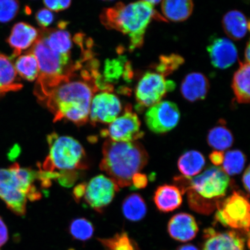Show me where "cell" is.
<instances>
[{
	"instance_id": "obj_22",
	"label": "cell",
	"mask_w": 250,
	"mask_h": 250,
	"mask_svg": "<svg viewBox=\"0 0 250 250\" xmlns=\"http://www.w3.org/2000/svg\"><path fill=\"white\" fill-rule=\"evenodd\" d=\"M192 0H162V11L165 19L174 22L187 20L192 13Z\"/></svg>"
},
{
	"instance_id": "obj_27",
	"label": "cell",
	"mask_w": 250,
	"mask_h": 250,
	"mask_svg": "<svg viewBox=\"0 0 250 250\" xmlns=\"http://www.w3.org/2000/svg\"><path fill=\"white\" fill-rule=\"evenodd\" d=\"M207 139L208 145L219 151L229 148L234 140L232 133L223 125L215 126L209 131Z\"/></svg>"
},
{
	"instance_id": "obj_8",
	"label": "cell",
	"mask_w": 250,
	"mask_h": 250,
	"mask_svg": "<svg viewBox=\"0 0 250 250\" xmlns=\"http://www.w3.org/2000/svg\"><path fill=\"white\" fill-rule=\"evenodd\" d=\"M176 85L171 81H167L158 73L148 72L144 75L135 90L137 108L150 107L161 100L168 92L173 91Z\"/></svg>"
},
{
	"instance_id": "obj_42",
	"label": "cell",
	"mask_w": 250,
	"mask_h": 250,
	"mask_svg": "<svg viewBox=\"0 0 250 250\" xmlns=\"http://www.w3.org/2000/svg\"><path fill=\"white\" fill-rule=\"evenodd\" d=\"M105 1H112V0H105Z\"/></svg>"
},
{
	"instance_id": "obj_5",
	"label": "cell",
	"mask_w": 250,
	"mask_h": 250,
	"mask_svg": "<svg viewBox=\"0 0 250 250\" xmlns=\"http://www.w3.org/2000/svg\"><path fill=\"white\" fill-rule=\"evenodd\" d=\"M49 154L42 165V170L58 173V179L62 186L72 185L76 180L77 170L85 169V150L79 142L73 137L59 136L52 133L47 136Z\"/></svg>"
},
{
	"instance_id": "obj_37",
	"label": "cell",
	"mask_w": 250,
	"mask_h": 250,
	"mask_svg": "<svg viewBox=\"0 0 250 250\" xmlns=\"http://www.w3.org/2000/svg\"><path fill=\"white\" fill-rule=\"evenodd\" d=\"M8 239V232L7 226L4 222L0 217V248L7 242Z\"/></svg>"
},
{
	"instance_id": "obj_23",
	"label": "cell",
	"mask_w": 250,
	"mask_h": 250,
	"mask_svg": "<svg viewBox=\"0 0 250 250\" xmlns=\"http://www.w3.org/2000/svg\"><path fill=\"white\" fill-rule=\"evenodd\" d=\"M250 63L240 62L239 69L234 73L232 89L237 102L248 104L250 102Z\"/></svg>"
},
{
	"instance_id": "obj_9",
	"label": "cell",
	"mask_w": 250,
	"mask_h": 250,
	"mask_svg": "<svg viewBox=\"0 0 250 250\" xmlns=\"http://www.w3.org/2000/svg\"><path fill=\"white\" fill-rule=\"evenodd\" d=\"M101 135L104 138L116 142H133L142 138L145 133L141 130V122L128 104L123 115L109 124L107 129L103 130Z\"/></svg>"
},
{
	"instance_id": "obj_43",
	"label": "cell",
	"mask_w": 250,
	"mask_h": 250,
	"mask_svg": "<svg viewBox=\"0 0 250 250\" xmlns=\"http://www.w3.org/2000/svg\"><path fill=\"white\" fill-rule=\"evenodd\" d=\"M2 95H1V93H0V97L2 96Z\"/></svg>"
},
{
	"instance_id": "obj_15",
	"label": "cell",
	"mask_w": 250,
	"mask_h": 250,
	"mask_svg": "<svg viewBox=\"0 0 250 250\" xmlns=\"http://www.w3.org/2000/svg\"><path fill=\"white\" fill-rule=\"evenodd\" d=\"M39 34L40 31L29 24H15L7 40L9 45L13 49L12 59L20 56L21 52L32 46L38 39Z\"/></svg>"
},
{
	"instance_id": "obj_36",
	"label": "cell",
	"mask_w": 250,
	"mask_h": 250,
	"mask_svg": "<svg viewBox=\"0 0 250 250\" xmlns=\"http://www.w3.org/2000/svg\"><path fill=\"white\" fill-rule=\"evenodd\" d=\"M209 158L215 167H218L223 163L224 154L223 151H214L209 156Z\"/></svg>"
},
{
	"instance_id": "obj_30",
	"label": "cell",
	"mask_w": 250,
	"mask_h": 250,
	"mask_svg": "<svg viewBox=\"0 0 250 250\" xmlns=\"http://www.w3.org/2000/svg\"><path fill=\"white\" fill-rule=\"evenodd\" d=\"M100 242L107 250H137L134 242L126 232L117 233L107 239H101Z\"/></svg>"
},
{
	"instance_id": "obj_4",
	"label": "cell",
	"mask_w": 250,
	"mask_h": 250,
	"mask_svg": "<svg viewBox=\"0 0 250 250\" xmlns=\"http://www.w3.org/2000/svg\"><path fill=\"white\" fill-rule=\"evenodd\" d=\"M181 191L187 192L188 201L193 210L210 214L226 196L230 180L223 168L210 167L194 177L175 179Z\"/></svg>"
},
{
	"instance_id": "obj_19",
	"label": "cell",
	"mask_w": 250,
	"mask_h": 250,
	"mask_svg": "<svg viewBox=\"0 0 250 250\" xmlns=\"http://www.w3.org/2000/svg\"><path fill=\"white\" fill-rule=\"evenodd\" d=\"M65 24H60L58 29H43L41 33L46 40L47 44L53 51L65 55H71L73 47L70 34L65 30Z\"/></svg>"
},
{
	"instance_id": "obj_28",
	"label": "cell",
	"mask_w": 250,
	"mask_h": 250,
	"mask_svg": "<svg viewBox=\"0 0 250 250\" xmlns=\"http://www.w3.org/2000/svg\"><path fill=\"white\" fill-rule=\"evenodd\" d=\"M246 158L239 150H232L224 155L223 169L228 176H234L241 173L245 167Z\"/></svg>"
},
{
	"instance_id": "obj_16",
	"label": "cell",
	"mask_w": 250,
	"mask_h": 250,
	"mask_svg": "<svg viewBox=\"0 0 250 250\" xmlns=\"http://www.w3.org/2000/svg\"><path fill=\"white\" fill-rule=\"evenodd\" d=\"M167 230L172 238L187 242L195 238L199 228L192 215L181 212L171 217L167 225Z\"/></svg>"
},
{
	"instance_id": "obj_35",
	"label": "cell",
	"mask_w": 250,
	"mask_h": 250,
	"mask_svg": "<svg viewBox=\"0 0 250 250\" xmlns=\"http://www.w3.org/2000/svg\"><path fill=\"white\" fill-rule=\"evenodd\" d=\"M147 177L145 174L137 173L133 177L132 185L134 188L142 189L147 185Z\"/></svg>"
},
{
	"instance_id": "obj_20",
	"label": "cell",
	"mask_w": 250,
	"mask_h": 250,
	"mask_svg": "<svg viewBox=\"0 0 250 250\" xmlns=\"http://www.w3.org/2000/svg\"><path fill=\"white\" fill-rule=\"evenodd\" d=\"M12 59L0 53V93L18 91L23 85L19 82Z\"/></svg>"
},
{
	"instance_id": "obj_34",
	"label": "cell",
	"mask_w": 250,
	"mask_h": 250,
	"mask_svg": "<svg viewBox=\"0 0 250 250\" xmlns=\"http://www.w3.org/2000/svg\"><path fill=\"white\" fill-rule=\"evenodd\" d=\"M71 2V0H43L46 8L55 12L67 9L70 7Z\"/></svg>"
},
{
	"instance_id": "obj_41",
	"label": "cell",
	"mask_w": 250,
	"mask_h": 250,
	"mask_svg": "<svg viewBox=\"0 0 250 250\" xmlns=\"http://www.w3.org/2000/svg\"><path fill=\"white\" fill-rule=\"evenodd\" d=\"M142 1L148 3V4L152 5H154L159 4L162 0H141Z\"/></svg>"
},
{
	"instance_id": "obj_10",
	"label": "cell",
	"mask_w": 250,
	"mask_h": 250,
	"mask_svg": "<svg viewBox=\"0 0 250 250\" xmlns=\"http://www.w3.org/2000/svg\"><path fill=\"white\" fill-rule=\"evenodd\" d=\"M180 119L179 107L168 101L160 102L149 107L145 116L146 126L156 134H164L173 129Z\"/></svg>"
},
{
	"instance_id": "obj_13",
	"label": "cell",
	"mask_w": 250,
	"mask_h": 250,
	"mask_svg": "<svg viewBox=\"0 0 250 250\" xmlns=\"http://www.w3.org/2000/svg\"><path fill=\"white\" fill-rule=\"evenodd\" d=\"M205 236L202 250H245V239L236 231L220 232L208 228Z\"/></svg>"
},
{
	"instance_id": "obj_38",
	"label": "cell",
	"mask_w": 250,
	"mask_h": 250,
	"mask_svg": "<svg viewBox=\"0 0 250 250\" xmlns=\"http://www.w3.org/2000/svg\"><path fill=\"white\" fill-rule=\"evenodd\" d=\"M250 167L246 168L243 175L242 182L244 188L246 189V191L249 193L250 192Z\"/></svg>"
},
{
	"instance_id": "obj_29",
	"label": "cell",
	"mask_w": 250,
	"mask_h": 250,
	"mask_svg": "<svg viewBox=\"0 0 250 250\" xmlns=\"http://www.w3.org/2000/svg\"><path fill=\"white\" fill-rule=\"evenodd\" d=\"M69 230L71 235L75 239L85 242L93 236L94 227L91 222L87 219L79 218L71 221Z\"/></svg>"
},
{
	"instance_id": "obj_39",
	"label": "cell",
	"mask_w": 250,
	"mask_h": 250,
	"mask_svg": "<svg viewBox=\"0 0 250 250\" xmlns=\"http://www.w3.org/2000/svg\"><path fill=\"white\" fill-rule=\"evenodd\" d=\"M177 250H199L195 246L191 245H184L180 247Z\"/></svg>"
},
{
	"instance_id": "obj_18",
	"label": "cell",
	"mask_w": 250,
	"mask_h": 250,
	"mask_svg": "<svg viewBox=\"0 0 250 250\" xmlns=\"http://www.w3.org/2000/svg\"><path fill=\"white\" fill-rule=\"evenodd\" d=\"M154 201L156 207L161 211H173L182 205V193L179 187L176 186H162L156 190Z\"/></svg>"
},
{
	"instance_id": "obj_26",
	"label": "cell",
	"mask_w": 250,
	"mask_h": 250,
	"mask_svg": "<svg viewBox=\"0 0 250 250\" xmlns=\"http://www.w3.org/2000/svg\"><path fill=\"white\" fill-rule=\"evenodd\" d=\"M14 66L17 74L24 80L34 81L39 77L38 62L36 56L30 51L19 56Z\"/></svg>"
},
{
	"instance_id": "obj_25",
	"label": "cell",
	"mask_w": 250,
	"mask_h": 250,
	"mask_svg": "<svg viewBox=\"0 0 250 250\" xmlns=\"http://www.w3.org/2000/svg\"><path fill=\"white\" fill-rule=\"evenodd\" d=\"M125 218L132 222L142 220L146 214V206L145 200L137 193L127 196L122 206Z\"/></svg>"
},
{
	"instance_id": "obj_21",
	"label": "cell",
	"mask_w": 250,
	"mask_h": 250,
	"mask_svg": "<svg viewBox=\"0 0 250 250\" xmlns=\"http://www.w3.org/2000/svg\"><path fill=\"white\" fill-rule=\"evenodd\" d=\"M223 26L228 37L239 40L246 35L250 29V22L241 12L233 10L225 15Z\"/></svg>"
},
{
	"instance_id": "obj_17",
	"label": "cell",
	"mask_w": 250,
	"mask_h": 250,
	"mask_svg": "<svg viewBox=\"0 0 250 250\" xmlns=\"http://www.w3.org/2000/svg\"><path fill=\"white\" fill-rule=\"evenodd\" d=\"M210 84L204 75L190 73L184 78L181 86V92L184 99L190 102L204 99L208 95Z\"/></svg>"
},
{
	"instance_id": "obj_6",
	"label": "cell",
	"mask_w": 250,
	"mask_h": 250,
	"mask_svg": "<svg viewBox=\"0 0 250 250\" xmlns=\"http://www.w3.org/2000/svg\"><path fill=\"white\" fill-rule=\"evenodd\" d=\"M36 181L42 184L40 170L21 167L17 164L0 168V199L14 213L22 216L26 214L28 200L34 201L42 198Z\"/></svg>"
},
{
	"instance_id": "obj_3",
	"label": "cell",
	"mask_w": 250,
	"mask_h": 250,
	"mask_svg": "<svg viewBox=\"0 0 250 250\" xmlns=\"http://www.w3.org/2000/svg\"><path fill=\"white\" fill-rule=\"evenodd\" d=\"M148 162V153L139 142H116L107 139L103 146L100 167L119 188L125 187L132 186L134 175Z\"/></svg>"
},
{
	"instance_id": "obj_2",
	"label": "cell",
	"mask_w": 250,
	"mask_h": 250,
	"mask_svg": "<svg viewBox=\"0 0 250 250\" xmlns=\"http://www.w3.org/2000/svg\"><path fill=\"white\" fill-rule=\"evenodd\" d=\"M154 20L167 21L153 5L142 1L127 5L118 2L113 7L104 9L101 15L106 28L129 36L131 51L143 46L146 28Z\"/></svg>"
},
{
	"instance_id": "obj_24",
	"label": "cell",
	"mask_w": 250,
	"mask_h": 250,
	"mask_svg": "<svg viewBox=\"0 0 250 250\" xmlns=\"http://www.w3.org/2000/svg\"><path fill=\"white\" fill-rule=\"evenodd\" d=\"M205 164L204 156L199 151L191 150L184 153L180 156L177 166L184 176L189 178L194 177L201 173Z\"/></svg>"
},
{
	"instance_id": "obj_7",
	"label": "cell",
	"mask_w": 250,
	"mask_h": 250,
	"mask_svg": "<svg viewBox=\"0 0 250 250\" xmlns=\"http://www.w3.org/2000/svg\"><path fill=\"white\" fill-rule=\"evenodd\" d=\"M215 220L225 227L245 231L249 235L250 206L249 196L234 191L217 206Z\"/></svg>"
},
{
	"instance_id": "obj_31",
	"label": "cell",
	"mask_w": 250,
	"mask_h": 250,
	"mask_svg": "<svg viewBox=\"0 0 250 250\" xmlns=\"http://www.w3.org/2000/svg\"><path fill=\"white\" fill-rule=\"evenodd\" d=\"M184 62V59L179 55L161 56L159 62L156 65V70L157 73L164 77L167 76L178 69Z\"/></svg>"
},
{
	"instance_id": "obj_44",
	"label": "cell",
	"mask_w": 250,
	"mask_h": 250,
	"mask_svg": "<svg viewBox=\"0 0 250 250\" xmlns=\"http://www.w3.org/2000/svg\"><path fill=\"white\" fill-rule=\"evenodd\" d=\"M74 250V249H70V250Z\"/></svg>"
},
{
	"instance_id": "obj_12",
	"label": "cell",
	"mask_w": 250,
	"mask_h": 250,
	"mask_svg": "<svg viewBox=\"0 0 250 250\" xmlns=\"http://www.w3.org/2000/svg\"><path fill=\"white\" fill-rule=\"evenodd\" d=\"M122 110L120 100L108 92H102L93 97L90 103L89 120L92 125L111 124Z\"/></svg>"
},
{
	"instance_id": "obj_33",
	"label": "cell",
	"mask_w": 250,
	"mask_h": 250,
	"mask_svg": "<svg viewBox=\"0 0 250 250\" xmlns=\"http://www.w3.org/2000/svg\"><path fill=\"white\" fill-rule=\"evenodd\" d=\"M36 19L39 26L43 29H46L47 27L51 25L54 20V15L52 12L47 8L40 9L37 12Z\"/></svg>"
},
{
	"instance_id": "obj_14",
	"label": "cell",
	"mask_w": 250,
	"mask_h": 250,
	"mask_svg": "<svg viewBox=\"0 0 250 250\" xmlns=\"http://www.w3.org/2000/svg\"><path fill=\"white\" fill-rule=\"evenodd\" d=\"M211 63L215 67L226 69L232 65L237 59V51L231 41L226 38H215L208 46Z\"/></svg>"
},
{
	"instance_id": "obj_32",
	"label": "cell",
	"mask_w": 250,
	"mask_h": 250,
	"mask_svg": "<svg viewBox=\"0 0 250 250\" xmlns=\"http://www.w3.org/2000/svg\"><path fill=\"white\" fill-rule=\"evenodd\" d=\"M18 0H0V22L8 23L18 14L20 10Z\"/></svg>"
},
{
	"instance_id": "obj_40",
	"label": "cell",
	"mask_w": 250,
	"mask_h": 250,
	"mask_svg": "<svg viewBox=\"0 0 250 250\" xmlns=\"http://www.w3.org/2000/svg\"><path fill=\"white\" fill-rule=\"evenodd\" d=\"M250 42H248V44H247L246 51H245V59L246 62H248V63H250Z\"/></svg>"
},
{
	"instance_id": "obj_11",
	"label": "cell",
	"mask_w": 250,
	"mask_h": 250,
	"mask_svg": "<svg viewBox=\"0 0 250 250\" xmlns=\"http://www.w3.org/2000/svg\"><path fill=\"white\" fill-rule=\"evenodd\" d=\"M119 189L120 188L110 178L99 175L85 184L83 198L90 208L102 212L110 204Z\"/></svg>"
},
{
	"instance_id": "obj_1",
	"label": "cell",
	"mask_w": 250,
	"mask_h": 250,
	"mask_svg": "<svg viewBox=\"0 0 250 250\" xmlns=\"http://www.w3.org/2000/svg\"><path fill=\"white\" fill-rule=\"evenodd\" d=\"M76 72L54 86L35 92L39 101L54 115L55 122L67 120L80 126L89 120L90 103L98 91L93 83Z\"/></svg>"
}]
</instances>
